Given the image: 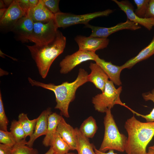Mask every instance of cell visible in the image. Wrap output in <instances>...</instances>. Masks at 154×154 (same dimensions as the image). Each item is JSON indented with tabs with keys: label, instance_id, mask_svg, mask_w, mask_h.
<instances>
[{
	"label": "cell",
	"instance_id": "6da1fadb",
	"mask_svg": "<svg viewBox=\"0 0 154 154\" xmlns=\"http://www.w3.org/2000/svg\"><path fill=\"white\" fill-rule=\"evenodd\" d=\"M88 75L87 71L80 68L74 81L71 82H64L59 85L51 83H43L29 77L28 78V80L32 86L40 87L53 91L55 95L56 103L55 108L60 110L61 115L68 118L69 117L68 111L69 105L75 99L76 92L78 88L88 82Z\"/></svg>",
	"mask_w": 154,
	"mask_h": 154
},
{
	"label": "cell",
	"instance_id": "7a4b0ae2",
	"mask_svg": "<svg viewBox=\"0 0 154 154\" xmlns=\"http://www.w3.org/2000/svg\"><path fill=\"white\" fill-rule=\"evenodd\" d=\"M128 137L125 151L127 154H147V147L154 135V122H143L134 116L126 121Z\"/></svg>",
	"mask_w": 154,
	"mask_h": 154
},
{
	"label": "cell",
	"instance_id": "3957f363",
	"mask_svg": "<svg viewBox=\"0 0 154 154\" xmlns=\"http://www.w3.org/2000/svg\"><path fill=\"white\" fill-rule=\"evenodd\" d=\"M66 43V37L58 30L55 38L50 43L44 45L27 46L42 78H45L53 61L63 52Z\"/></svg>",
	"mask_w": 154,
	"mask_h": 154
},
{
	"label": "cell",
	"instance_id": "277c9868",
	"mask_svg": "<svg viewBox=\"0 0 154 154\" xmlns=\"http://www.w3.org/2000/svg\"><path fill=\"white\" fill-rule=\"evenodd\" d=\"M105 113L104 121V135L99 150L104 152L110 150L123 152L127 137L119 132L111 109H108Z\"/></svg>",
	"mask_w": 154,
	"mask_h": 154
},
{
	"label": "cell",
	"instance_id": "5b68a950",
	"mask_svg": "<svg viewBox=\"0 0 154 154\" xmlns=\"http://www.w3.org/2000/svg\"><path fill=\"white\" fill-rule=\"evenodd\" d=\"M122 90L121 86L117 88L113 83L108 80L103 92L92 98V103L95 110L100 112L105 113L108 109H111L116 104H119L127 108L120 99Z\"/></svg>",
	"mask_w": 154,
	"mask_h": 154
},
{
	"label": "cell",
	"instance_id": "8992f818",
	"mask_svg": "<svg viewBox=\"0 0 154 154\" xmlns=\"http://www.w3.org/2000/svg\"><path fill=\"white\" fill-rule=\"evenodd\" d=\"M113 12V10L108 9L102 11L79 15L60 12L54 15V19L58 28H64L78 24L86 25L94 18L108 16Z\"/></svg>",
	"mask_w": 154,
	"mask_h": 154
},
{
	"label": "cell",
	"instance_id": "52a82bcc",
	"mask_svg": "<svg viewBox=\"0 0 154 154\" xmlns=\"http://www.w3.org/2000/svg\"><path fill=\"white\" fill-rule=\"evenodd\" d=\"M58 28L54 19L46 23H34L33 32L29 40L37 45H46L55 38Z\"/></svg>",
	"mask_w": 154,
	"mask_h": 154
},
{
	"label": "cell",
	"instance_id": "ba28073f",
	"mask_svg": "<svg viewBox=\"0 0 154 154\" xmlns=\"http://www.w3.org/2000/svg\"><path fill=\"white\" fill-rule=\"evenodd\" d=\"M97 55L95 52L78 50L66 56L61 61L59 64L60 72L62 74H66L84 62L90 60L94 61Z\"/></svg>",
	"mask_w": 154,
	"mask_h": 154
},
{
	"label": "cell",
	"instance_id": "9c48e42d",
	"mask_svg": "<svg viewBox=\"0 0 154 154\" xmlns=\"http://www.w3.org/2000/svg\"><path fill=\"white\" fill-rule=\"evenodd\" d=\"M85 25L86 27L89 28L92 30L90 36L101 38H107L111 34L122 30L135 31L141 28L138 24L127 19L124 22L118 23L114 26L109 27L94 26L89 24Z\"/></svg>",
	"mask_w": 154,
	"mask_h": 154
},
{
	"label": "cell",
	"instance_id": "30bf717a",
	"mask_svg": "<svg viewBox=\"0 0 154 154\" xmlns=\"http://www.w3.org/2000/svg\"><path fill=\"white\" fill-rule=\"evenodd\" d=\"M79 47V50L95 52L98 50L107 47L109 40L107 38H101L90 36L78 35L74 38Z\"/></svg>",
	"mask_w": 154,
	"mask_h": 154
},
{
	"label": "cell",
	"instance_id": "8fae6325",
	"mask_svg": "<svg viewBox=\"0 0 154 154\" xmlns=\"http://www.w3.org/2000/svg\"><path fill=\"white\" fill-rule=\"evenodd\" d=\"M112 1L125 13L127 19L134 23L141 25L149 31L151 30L154 27V18L139 17L135 14L133 6L128 1Z\"/></svg>",
	"mask_w": 154,
	"mask_h": 154
},
{
	"label": "cell",
	"instance_id": "7c38bea8",
	"mask_svg": "<svg viewBox=\"0 0 154 154\" xmlns=\"http://www.w3.org/2000/svg\"><path fill=\"white\" fill-rule=\"evenodd\" d=\"M34 22L27 15L19 19L12 28V31L23 42L29 40L33 29Z\"/></svg>",
	"mask_w": 154,
	"mask_h": 154
},
{
	"label": "cell",
	"instance_id": "4fadbf2b",
	"mask_svg": "<svg viewBox=\"0 0 154 154\" xmlns=\"http://www.w3.org/2000/svg\"><path fill=\"white\" fill-rule=\"evenodd\" d=\"M25 15V13L16 0H14L0 19V25L4 27H10L12 28L19 19Z\"/></svg>",
	"mask_w": 154,
	"mask_h": 154
},
{
	"label": "cell",
	"instance_id": "5bb4252c",
	"mask_svg": "<svg viewBox=\"0 0 154 154\" xmlns=\"http://www.w3.org/2000/svg\"><path fill=\"white\" fill-rule=\"evenodd\" d=\"M104 70L108 76L110 80L114 84L120 86L122 84L120 76L122 71L124 69L122 65L118 66L114 65L111 62L106 61L99 58L97 55L94 60Z\"/></svg>",
	"mask_w": 154,
	"mask_h": 154
},
{
	"label": "cell",
	"instance_id": "9a60e30c",
	"mask_svg": "<svg viewBox=\"0 0 154 154\" xmlns=\"http://www.w3.org/2000/svg\"><path fill=\"white\" fill-rule=\"evenodd\" d=\"M56 132L67 143L70 150H76L77 143L75 128L68 123L63 117L58 124Z\"/></svg>",
	"mask_w": 154,
	"mask_h": 154
},
{
	"label": "cell",
	"instance_id": "2e32d148",
	"mask_svg": "<svg viewBox=\"0 0 154 154\" xmlns=\"http://www.w3.org/2000/svg\"><path fill=\"white\" fill-rule=\"evenodd\" d=\"M52 113L51 109L48 108L43 111L39 116L35 125L34 131L27 141V145L32 147L35 141L39 137L45 135L47 131L48 118L49 115Z\"/></svg>",
	"mask_w": 154,
	"mask_h": 154
},
{
	"label": "cell",
	"instance_id": "e0dca14e",
	"mask_svg": "<svg viewBox=\"0 0 154 154\" xmlns=\"http://www.w3.org/2000/svg\"><path fill=\"white\" fill-rule=\"evenodd\" d=\"M89 67L91 71L88 76V82L92 83L97 88L103 92L106 84L109 80L108 76L96 63L91 62Z\"/></svg>",
	"mask_w": 154,
	"mask_h": 154
},
{
	"label": "cell",
	"instance_id": "ac0fdd59",
	"mask_svg": "<svg viewBox=\"0 0 154 154\" xmlns=\"http://www.w3.org/2000/svg\"><path fill=\"white\" fill-rule=\"evenodd\" d=\"M27 15L34 23H46L54 19V15L45 6L42 0H39L35 7L30 9Z\"/></svg>",
	"mask_w": 154,
	"mask_h": 154
},
{
	"label": "cell",
	"instance_id": "d6986e66",
	"mask_svg": "<svg viewBox=\"0 0 154 154\" xmlns=\"http://www.w3.org/2000/svg\"><path fill=\"white\" fill-rule=\"evenodd\" d=\"M154 54V36L148 45L143 49L135 56L122 65L124 69H130L138 63L146 60Z\"/></svg>",
	"mask_w": 154,
	"mask_h": 154
},
{
	"label": "cell",
	"instance_id": "ffe728a7",
	"mask_svg": "<svg viewBox=\"0 0 154 154\" xmlns=\"http://www.w3.org/2000/svg\"><path fill=\"white\" fill-rule=\"evenodd\" d=\"M62 117L56 113H52L49 116L46 133L42 141L46 147L50 146L52 138L56 132L59 123Z\"/></svg>",
	"mask_w": 154,
	"mask_h": 154
},
{
	"label": "cell",
	"instance_id": "44dd1931",
	"mask_svg": "<svg viewBox=\"0 0 154 154\" xmlns=\"http://www.w3.org/2000/svg\"><path fill=\"white\" fill-rule=\"evenodd\" d=\"M77 138V154H96L93 144L91 143L89 138L84 136L78 128H75Z\"/></svg>",
	"mask_w": 154,
	"mask_h": 154
},
{
	"label": "cell",
	"instance_id": "7402d4cb",
	"mask_svg": "<svg viewBox=\"0 0 154 154\" xmlns=\"http://www.w3.org/2000/svg\"><path fill=\"white\" fill-rule=\"evenodd\" d=\"M98 129L95 119L92 116H90L83 121L79 129L83 135L89 138L94 137Z\"/></svg>",
	"mask_w": 154,
	"mask_h": 154
},
{
	"label": "cell",
	"instance_id": "603a6c76",
	"mask_svg": "<svg viewBox=\"0 0 154 154\" xmlns=\"http://www.w3.org/2000/svg\"><path fill=\"white\" fill-rule=\"evenodd\" d=\"M50 146L56 154H64L70 150L68 145L56 131L53 136Z\"/></svg>",
	"mask_w": 154,
	"mask_h": 154
},
{
	"label": "cell",
	"instance_id": "cb8c5ba5",
	"mask_svg": "<svg viewBox=\"0 0 154 154\" xmlns=\"http://www.w3.org/2000/svg\"><path fill=\"white\" fill-rule=\"evenodd\" d=\"M37 118L30 120L28 118L27 114L21 113L18 116V121L21 123L25 132V138L28 136L30 137L33 134L35 129Z\"/></svg>",
	"mask_w": 154,
	"mask_h": 154
},
{
	"label": "cell",
	"instance_id": "d4e9b609",
	"mask_svg": "<svg viewBox=\"0 0 154 154\" xmlns=\"http://www.w3.org/2000/svg\"><path fill=\"white\" fill-rule=\"evenodd\" d=\"M27 143L25 139L17 142L12 147L11 154H38L37 150L28 146Z\"/></svg>",
	"mask_w": 154,
	"mask_h": 154
},
{
	"label": "cell",
	"instance_id": "484cf974",
	"mask_svg": "<svg viewBox=\"0 0 154 154\" xmlns=\"http://www.w3.org/2000/svg\"><path fill=\"white\" fill-rule=\"evenodd\" d=\"M10 129V132L17 142L25 139V132L19 121L13 120L11 123Z\"/></svg>",
	"mask_w": 154,
	"mask_h": 154
},
{
	"label": "cell",
	"instance_id": "4316f807",
	"mask_svg": "<svg viewBox=\"0 0 154 154\" xmlns=\"http://www.w3.org/2000/svg\"><path fill=\"white\" fill-rule=\"evenodd\" d=\"M142 96L145 101L151 100L154 103V88L150 92L143 93ZM130 110L137 116L145 119L146 122H154V107L149 114L145 115L138 114L131 109Z\"/></svg>",
	"mask_w": 154,
	"mask_h": 154
},
{
	"label": "cell",
	"instance_id": "83f0119b",
	"mask_svg": "<svg viewBox=\"0 0 154 154\" xmlns=\"http://www.w3.org/2000/svg\"><path fill=\"white\" fill-rule=\"evenodd\" d=\"M150 0H134L137 8L134 12L135 14L141 18H145Z\"/></svg>",
	"mask_w": 154,
	"mask_h": 154
},
{
	"label": "cell",
	"instance_id": "f1b7e54d",
	"mask_svg": "<svg viewBox=\"0 0 154 154\" xmlns=\"http://www.w3.org/2000/svg\"><path fill=\"white\" fill-rule=\"evenodd\" d=\"M17 141L10 132L0 130V143L13 147Z\"/></svg>",
	"mask_w": 154,
	"mask_h": 154
},
{
	"label": "cell",
	"instance_id": "f546056e",
	"mask_svg": "<svg viewBox=\"0 0 154 154\" xmlns=\"http://www.w3.org/2000/svg\"><path fill=\"white\" fill-rule=\"evenodd\" d=\"M9 121L5 114L2 100L1 92H0V129L7 131Z\"/></svg>",
	"mask_w": 154,
	"mask_h": 154
},
{
	"label": "cell",
	"instance_id": "4dcf8cb0",
	"mask_svg": "<svg viewBox=\"0 0 154 154\" xmlns=\"http://www.w3.org/2000/svg\"><path fill=\"white\" fill-rule=\"evenodd\" d=\"M46 8L54 14L60 12L59 7V0H42Z\"/></svg>",
	"mask_w": 154,
	"mask_h": 154
},
{
	"label": "cell",
	"instance_id": "1f68e13d",
	"mask_svg": "<svg viewBox=\"0 0 154 154\" xmlns=\"http://www.w3.org/2000/svg\"><path fill=\"white\" fill-rule=\"evenodd\" d=\"M19 6L27 15L30 9L29 0H16Z\"/></svg>",
	"mask_w": 154,
	"mask_h": 154
},
{
	"label": "cell",
	"instance_id": "d6a6232c",
	"mask_svg": "<svg viewBox=\"0 0 154 154\" xmlns=\"http://www.w3.org/2000/svg\"><path fill=\"white\" fill-rule=\"evenodd\" d=\"M145 18H154V0H150Z\"/></svg>",
	"mask_w": 154,
	"mask_h": 154
},
{
	"label": "cell",
	"instance_id": "836d02e7",
	"mask_svg": "<svg viewBox=\"0 0 154 154\" xmlns=\"http://www.w3.org/2000/svg\"><path fill=\"white\" fill-rule=\"evenodd\" d=\"M13 147L0 144V154H11Z\"/></svg>",
	"mask_w": 154,
	"mask_h": 154
},
{
	"label": "cell",
	"instance_id": "e575fe53",
	"mask_svg": "<svg viewBox=\"0 0 154 154\" xmlns=\"http://www.w3.org/2000/svg\"><path fill=\"white\" fill-rule=\"evenodd\" d=\"M94 150L96 154H117L115 153L113 150H109L108 152L106 153L102 152L94 147Z\"/></svg>",
	"mask_w": 154,
	"mask_h": 154
},
{
	"label": "cell",
	"instance_id": "d590c367",
	"mask_svg": "<svg viewBox=\"0 0 154 154\" xmlns=\"http://www.w3.org/2000/svg\"><path fill=\"white\" fill-rule=\"evenodd\" d=\"M30 9L35 7L38 4L39 0H29Z\"/></svg>",
	"mask_w": 154,
	"mask_h": 154
},
{
	"label": "cell",
	"instance_id": "8d00e7d4",
	"mask_svg": "<svg viewBox=\"0 0 154 154\" xmlns=\"http://www.w3.org/2000/svg\"><path fill=\"white\" fill-rule=\"evenodd\" d=\"M14 0H3L5 6H9L12 3Z\"/></svg>",
	"mask_w": 154,
	"mask_h": 154
},
{
	"label": "cell",
	"instance_id": "74e56055",
	"mask_svg": "<svg viewBox=\"0 0 154 154\" xmlns=\"http://www.w3.org/2000/svg\"><path fill=\"white\" fill-rule=\"evenodd\" d=\"M7 8H4L0 9V18L1 19L5 14Z\"/></svg>",
	"mask_w": 154,
	"mask_h": 154
},
{
	"label": "cell",
	"instance_id": "f35d334b",
	"mask_svg": "<svg viewBox=\"0 0 154 154\" xmlns=\"http://www.w3.org/2000/svg\"><path fill=\"white\" fill-rule=\"evenodd\" d=\"M44 154H56L51 147H50L49 150Z\"/></svg>",
	"mask_w": 154,
	"mask_h": 154
},
{
	"label": "cell",
	"instance_id": "ab89813d",
	"mask_svg": "<svg viewBox=\"0 0 154 154\" xmlns=\"http://www.w3.org/2000/svg\"><path fill=\"white\" fill-rule=\"evenodd\" d=\"M5 5L3 0L0 1V9L4 8H5Z\"/></svg>",
	"mask_w": 154,
	"mask_h": 154
},
{
	"label": "cell",
	"instance_id": "60d3db41",
	"mask_svg": "<svg viewBox=\"0 0 154 154\" xmlns=\"http://www.w3.org/2000/svg\"><path fill=\"white\" fill-rule=\"evenodd\" d=\"M147 154H154V151L152 149L149 147Z\"/></svg>",
	"mask_w": 154,
	"mask_h": 154
},
{
	"label": "cell",
	"instance_id": "b9f144b4",
	"mask_svg": "<svg viewBox=\"0 0 154 154\" xmlns=\"http://www.w3.org/2000/svg\"><path fill=\"white\" fill-rule=\"evenodd\" d=\"M149 147L152 149L154 151V145H153V146H150Z\"/></svg>",
	"mask_w": 154,
	"mask_h": 154
},
{
	"label": "cell",
	"instance_id": "7bdbcfd3",
	"mask_svg": "<svg viewBox=\"0 0 154 154\" xmlns=\"http://www.w3.org/2000/svg\"><path fill=\"white\" fill-rule=\"evenodd\" d=\"M64 154H77L73 153H68Z\"/></svg>",
	"mask_w": 154,
	"mask_h": 154
}]
</instances>
